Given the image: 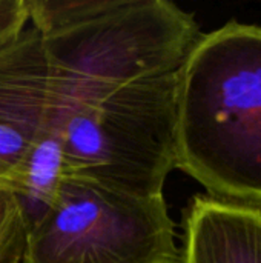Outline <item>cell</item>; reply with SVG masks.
<instances>
[{"instance_id":"9","label":"cell","mask_w":261,"mask_h":263,"mask_svg":"<svg viewBox=\"0 0 261 263\" xmlns=\"http://www.w3.org/2000/svg\"><path fill=\"white\" fill-rule=\"evenodd\" d=\"M28 149L29 143L20 134L0 125V183L11 185Z\"/></svg>"},{"instance_id":"5","label":"cell","mask_w":261,"mask_h":263,"mask_svg":"<svg viewBox=\"0 0 261 263\" xmlns=\"http://www.w3.org/2000/svg\"><path fill=\"white\" fill-rule=\"evenodd\" d=\"M57 88L40 32L26 26L0 48V125L29 146L57 131Z\"/></svg>"},{"instance_id":"1","label":"cell","mask_w":261,"mask_h":263,"mask_svg":"<svg viewBox=\"0 0 261 263\" xmlns=\"http://www.w3.org/2000/svg\"><path fill=\"white\" fill-rule=\"evenodd\" d=\"M177 168L208 196L261 206V28L202 34L177 71Z\"/></svg>"},{"instance_id":"8","label":"cell","mask_w":261,"mask_h":263,"mask_svg":"<svg viewBox=\"0 0 261 263\" xmlns=\"http://www.w3.org/2000/svg\"><path fill=\"white\" fill-rule=\"evenodd\" d=\"M29 225L14 191L0 183V263H22Z\"/></svg>"},{"instance_id":"3","label":"cell","mask_w":261,"mask_h":263,"mask_svg":"<svg viewBox=\"0 0 261 263\" xmlns=\"http://www.w3.org/2000/svg\"><path fill=\"white\" fill-rule=\"evenodd\" d=\"M177 74L57 94L66 174L160 196L175 159Z\"/></svg>"},{"instance_id":"7","label":"cell","mask_w":261,"mask_h":263,"mask_svg":"<svg viewBox=\"0 0 261 263\" xmlns=\"http://www.w3.org/2000/svg\"><path fill=\"white\" fill-rule=\"evenodd\" d=\"M66 176L65 149L58 133L34 142L9 188L20 200L28 225L34 223L54 202Z\"/></svg>"},{"instance_id":"4","label":"cell","mask_w":261,"mask_h":263,"mask_svg":"<svg viewBox=\"0 0 261 263\" xmlns=\"http://www.w3.org/2000/svg\"><path fill=\"white\" fill-rule=\"evenodd\" d=\"M22 263H180L165 196H140L66 174L29 225Z\"/></svg>"},{"instance_id":"2","label":"cell","mask_w":261,"mask_h":263,"mask_svg":"<svg viewBox=\"0 0 261 263\" xmlns=\"http://www.w3.org/2000/svg\"><path fill=\"white\" fill-rule=\"evenodd\" d=\"M58 96L177 74L202 37L166 0H26Z\"/></svg>"},{"instance_id":"10","label":"cell","mask_w":261,"mask_h":263,"mask_svg":"<svg viewBox=\"0 0 261 263\" xmlns=\"http://www.w3.org/2000/svg\"><path fill=\"white\" fill-rule=\"evenodd\" d=\"M28 23L26 0H0V48L17 39Z\"/></svg>"},{"instance_id":"6","label":"cell","mask_w":261,"mask_h":263,"mask_svg":"<svg viewBox=\"0 0 261 263\" xmlns=\"http://www.w3.org/2000/svg\"><path fill=\"white\" fill-rule=\"evenodd\" d=\"M180 263H261V206L195 196L185 216Z\"/></svg>"}]
</instances>
